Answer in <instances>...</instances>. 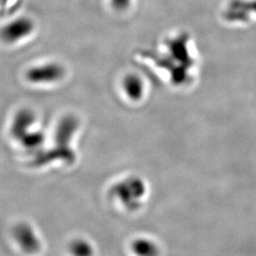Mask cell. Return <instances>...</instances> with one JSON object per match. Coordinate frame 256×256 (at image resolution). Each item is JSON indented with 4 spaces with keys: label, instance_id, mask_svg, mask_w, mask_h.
Masks as SVG:
<instances>
[{
    "label": "cell",
    "instance_id": "1",
    "mask_svg": "<svg viewBox=\"0 0 256 256\" xmlns=\"http://www.w3.org/2000/svg\"><path fill=\"white\" fill-rule=\"evenodd\" d=\"M198 54L187 32L166 39L152 55V64L165 80L176 88H188L196 82L198 72Z\"/></svg>",
    "mask_w": 256,
    "mask_h": 256
},
{
    "label": "cell",
    "instance_id": "2",
    "mask_svg": "<svg viewBox=\"0 0 256 256\" xmlns=\"http://www.w3.org/2000/svg\"><path fill=\"white\" fill-rule=\"evenodd\" d=\"M81 122L74 116H66L59 120L50 142L32 160V164L41 168L48 165L72 166L77 160V138Z\"/></svg>",
    "mask_w": 256,
    "mask_h": 256
},
{
    "label": "cell",
    "instance_id": "3",
    "mask_svg": "<svg viewBox=\"0 0 256 256\" xmlns=\"http://www.w3.org/2000/svg\"><path fill=\"white\" fill-rule=\"evenodd\" d=\"M10 136L16 146L36 156L46 146L48 137L39 116L34 110L18 111L12 120Z\"/></svg>",
    "mask_w": 256,
    "mask_h": 256
},
{
    "label": "cell",
    "instance_id": "4",
    "mask_svg": "<svg viewBox=\"0 0 256 256\" xmlns=\"http://www.w3.org/2000/svg\"><path fill=\"white\" fill-rule=\"evenodd\" d=\"M66 74V68L60 62L46 61L30 66L25 74V79L32 86L46 88L61 84Z\"/></svg>",
    "mask_w": 256,
    "mask_h": 256
},
{
    "label": "cell",
    "instance_id": "5",
    "mask_svg": "<svg viewBox=\"0 0 256 256\" xmlns=\"http://www.w3.org/2000/svg\"><path fill=\"white\" fill-rule=\"evenodd\" d=\"M112 194L128 208H137L146 198V184L142 178L129 176L113 186Z\"/></svg>",
    "mask_w": 256,
    "mask_h": 256
},
{
    "label": "cell",
    "instance_id": "6",
    "mask_svg": "<svg viewBox=\"0 0 256 256\" xmlns=\"http://www.w3.org/2000/svg\"><path fill=\"white\" fill-rule=\"evenodd\" d=\"M120 88L122 96L132 104L142 102L148 93V86L144 77L135 72L126 74L120 80Z\"/></svg>",
    "mask_w": 256,
    "mask_h": 256
},
{
    "label": "cell",
    "instance_id": "7",
    "mask_svg": "<svg viewBox=\"0 0 256 256\" xmlns=\"http://www.w3.org/2000/svg\"><path fill=\"white\" fill-rule=\"evenodd\" d=\"M34 30V23L32 19L20 18L14 19L3 28L2 36L9 45H16L23 42Z\"/></svg>",
    "mask_w": 256,
    "mask_h": 256
},
{
    "label": "cell",
    "instance_id": "8",
    "mask_svg": "<svg viewBox=\"0 0 256 256\" xmlns=\"http://www.w3.org/2000/svg\"><path fill=\"white\" fill-rule=\"evenodd\" d=\"M256 14V0H232L224 12V18L232 23H247Z\"/></svg>",
    "mask_w": 256,
    "mask_h": 256
},
{
    "label": "cell",
    "instance_id": "9",
    "mask_svg": "<svg viewBox=\"0 0 256 256\" xmlns=\"http://www.w3.org/2000/svg\"><path fill=\"white\" fill-rule=\"evenodd\" d=\"M112 6L116 10H126L130 5L131 0H110Z\"/></svg>",
    "mask_w": 256,
    "mask_h": 256
}]
</instances>
